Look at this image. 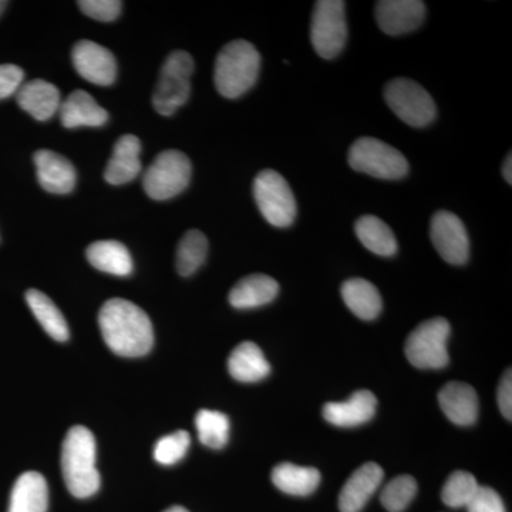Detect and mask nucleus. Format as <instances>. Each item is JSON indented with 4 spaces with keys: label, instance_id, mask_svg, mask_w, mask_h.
<instances>
[{
    "label": "nucleus",
    "instance_id": "nucleus-7",
    "mask_svg": "<svg viewBox=\"0 0 512 512\" xmlns=\"http://www.w3.org/2000/svg\"><path fill=\"white\" fill-rule=\"evenodd\" d=\"M191 174V161L184 153L177 150L163 151L144 174V191L151 200H170L188 187Z\"/></svg>",
    "mask_w": 512,
    "mask_h": 512
},
{
    "label": "nucleus",
    "instance_id": "nucleus-14",
    "mask_svg": "<svg viewBox=\"0 0 512 512\" xmlns=\"http://www.w3.org/2000/svg\"><path fill=\"white\" fill-rule=\"evenodd\" d=\"M383 468L379 464H363L343 485L339 495V508L342 512H359L367 504L377 488L382 484Z\"/></svg>",
    "mask_w": 512,
    "mask_h": 512
},
{
    "label": "nucleus",
    "instance_id": "nucleus-30",
    "mask_svg": "<svg viewBox=\"0 0 512 512\" xmlns=\"http://www.w3.org/2000/svg\"><path fill=\"white\" fill-rule=\"evenodd\" d=\"M198 437L204 446L221 450L227 446L231 423L224 413L215 410H200L195 417Z\"/></svg>",
    "mask_w": 512,
    "mask_h": 512
},
{
    "label": "nucleus",
    "instance_id": "nucleus-10",
    "mask_svg": "<svg viewBox=\"0 0 512 512\" xmlns=\"http://www.w3.org/2000/svg\"><path fill=\"white\" fill-rule=\"evenodd\" d=\"M384 100L390 110L409 126L426 127L436 119L437 109L433 97L413 80L400 77L387 83Z\"/></svg>",
    "mask_w": 512,
    "mask_h": 512
},
{
    "label": "nucleus",
    "instance_id": "nucleus-22",
    "mask_svg": "<svg viewBox=\"0 0 512 512\" xmlns=\"http://www.w3.org/2000/svg\"><path fill=\"white\" fill-rule=\"evenodd\" d=\"M278 293V282L271 276L249 275L231 289L229 303L237 309L259 308L274 301Z\"/></svg>",
    "mask_w": 512,
    "mask_h": 512
},
{
    "label": "nucleus",
    "instance_id": "nucleus-20",
    "mask_svg": "<svg viewBox=\"0 0 512 512\" xmlns=\"http://www.w3.org/2000/svg\"><path fill=\"white\" fill-rule=\"evenodd\" d=\"M140 153L141 143L136 136L120 137L104 173L107 183L123 185L137 178L141 171Z\"/></svg>",
    "mask_w": 512,
    "mask_h": 512
},
{
    "label": "nucleus",
    "instance_id": "nucleus-17",
    "mask_svg": "<svg viewBox=\"0 0 512 512\" xmlns=\"http://www.w3.org/2000/svg\"><path fill=\"white\" fill-rule=\"evenodd\" d=\"M441 410L457 426H471L478 417V397L470 384L451 382L439 393Z\"/></svg>",
    "mask_w": 512,
    "mask_h": 512
},
{
    "label": "nucleus",
    "instance_id": "nucleus-36",
    "mask_svg": "<svg viewBox=\"0 0 512 512\" xmlns=\"http://www.w3.org/2000/svg\"><path fill=\"white\" fill-rule=\"evenodd\" d=\"M25 72L16 64H0V100L19 92Z\"/></svg>",
    "mask_w": 512,
    "mask_h": 512
},
{
    "label": "nucleus",
    "instance_id": "nucleus-23",
    "mask_svg": "<svg viewBox=\"0 0 512 512\" xmlns=\"http://www.w3.org/2000/svg\"><path fill=\"white\" fill-rule=\"evenodd\" d=\"M229 375L242 383L264 380L271 372L268 360L254 342H244L232 350L228 359Z\"/></svg>",
    "mask_w": 512,
    "mask_h": 512
},
{
    "label": "nucleus",
    "instance_id": "nucleus-21",
    "mask_svg": "<svg viewBox=\"0 0 512 512\" xmlns=\"http://www.w3.org/2000/svg\"><path fill=\"white\" fill-rule=\"evenodd\" d=\"M49 488L37 471H26L16 480L10 494L9 512H47Z\"/></svg>",
    "mask_w": 512,
    "mask_h": 512
},
{
    "label": "nucleus",
    "instance_id": "nucleus-8",
    "mask_svg": "<svg viewBox=\"0 0 512 512\" xmlns=\"http://www.w3.org/2000/svg\"><path fill=\"white\" fill-rule=\"evenodd\" d=\"M254 197L262 217L276 228L291 227L296 218L295 195L288 181L274 170L256 175Z\"/></svg>",
    "mask_w": 512,
    "mask_h": 512
},
{
    "label": "nucleus",
    "instance_id": "nucleus-2",
    "mask_svg": "<svg viewBox=\"0 0 512 512\" xmlns=\"http://www.w3.org/2000/svg\"><path fill=\"white\" fill-rule=\"evenodd\" d=\"M62 471L67 490L76 498H89L100 488L96 467V439L84 426L67 431L62 446Z\"/></svg>",
    "mask_w": 512,
    "mask_h": 512
},
{
    "label": "nucleus",
    "instance_id": "nucleus-31",
    "mask_svg": "<svg viewBox=\"0 0 512 512\" xmlns=\"http://www.w3.org/2000/svg\"><path fill=\"white\" fill-rule=\"evenodd\" d=\"M481 485L477 483L476 477L467 471H454L447 478L441 491V500L451 508H463L471 503Z\"/></svg>",
    "mask_w": 512,
    "mask_h": 512
},
{
    "label": "nucleus",
    "instance_id": "nucleus-26",
    "mask_svg": "<svg viewBox=\"0 0 512 512\" xmlns=\"http://www.w3.org/2000/svg\"><path fill=\"white\" fill-rule=\"evenodd\" d=\"M272 483L282 493L306 497L320 484V473L316 468L295 466L292 463L278 464L272 471Z\"/></svg>",
    "mask_w": 512,
    "mask_h": 512
},
{
    "label": "nucleus",
    "instance_id": "nucleus-28",
    "mask_svg": "<svg viewBox=\"0 0 512 512\" xmlns=\"http://www.w3.org/2000/svg\"><path fill=\"white\" fill-rule=\"evenodd\" d=\"M356 237L363 247L379 256H393L397 252V241L392 229L375 215H363L356 221Z\"/></svg>",
    "mask_w": 512,
    "mask_h": 512
},
{
    "label": "nucleus",
    "instance_id": "nucleus-5",
    "mask_svg": "<svg viewBox=\"0 0 512 512\" xmlns=\"http://www.w3.org/2000/svg\"><path fill=\"white\" fill-rule=\"evenodd\" d=\"M348 161L357 173L380 180H402L409 173V161L399 150L372 137L356 140L350 147Z\"/></svg>",
    "mask_w": 512,
    "mask_h": 512
},
{
    "label": "nucleus",
    "instance_id": "nucleus-27",
    "mask_svg": "<svg viewBox=\"0 0 512 512\" xmlns=\"http://www.w3.org/2000/svg\"><path fill=\"white\" fill-rule=\"evenodd\" d=\"M26 302L50 338L57 342H66L69 339L70 332L66 319L49 296L37 289H29L26 292Z\"/></svg>",
    "mask_w": 512,
    "mask_h": 512
},
{
    "label": "nucleus",
    "instance_id": "nucleus-15",
    "mask_svg": "<svg viewBox=\"0 0 512 512\" xmlns=\"http://www.w3.org/2000/svg\"><path fill=\"white\" fill-rule=\"evenodd\" d=\"M37 180L50 194H69L76 185L73 164L55 151L40 150L35 153Z\"/></svg>",
    "mask_w": 512,
    "mask_h": 512
},
{
    "label": "nucleus",
    "instance_id": "nucleus-11",
    "mask_svg": "<svg viewBox=\"0 0 512 512\" xmlns=\"http://www.w3.org/2000/svg\"><path fill=\"white\" fill-rule=\"evenodd\" d=\"M430 238L441 258L451 265H464L470 256L467 229L456 214L437 211L431 218Z\"/></svg>",
    "mask_w": 512,
    "mask_h": 512
},
{
    "label": "nucleus",
    "instance_id": "nucleus-6",
    "mask_svg": "<svg viewBox=\"0 0 512 512\" xmlns=\"http://www.w3.org/2000/svg\"><path fill=\"white\" fill-rule=\"evenodd\" d=\"M348 40V20L345 2L319 0L312 13L311 42L322 59H335L345 49Z\"/></svg>",
    "mask_w": 512,
    "mask_h": 512
},
{
    "label": "nucleus",
    "instance_id": "nucleus-33",
    "mask_svg": "<svg viewBox=\"0 0 512 512\" xmlns=\"http://www.w3.org/2000/svg\"><path fill=\"white\" fill-rule=\"evenodd\" d=\"M190 444L191 436L188 431H175L157 441L156 447H154V458L163 466H173L181 458H184Z\"/></svg>",
    "mask_w": 512,
    "mask_h": 512
},
{
    "label": "nucleus",
    "instance_id": "nucleus-24",
    "mask_svg": "<svg viewBox=\"0 0 512 512\" xmlns=\"http://www.w3.org/2000/svg\"><path fill=\"white\" fill-rule=\"evenodd\" d=\"M342 298L357 318L373 320L383 308L382 296L372 282L362 278H353L342 285Z\"/></svg>",
    "mask_w": 512,
    "mask_h": 512
},
{
    "label": "nucleus",
    "instance_id": "nucleus-35",
    "mask_svg": "<svg viewBox=\"0 0 512 512\" xmlns=\"http://www.w3.org/2000/svg\"><path fill=\"white\" fill-rule=\"evenodd\" d=\"M468 512H507L503 498L490 487H480L476 497L467 505Z\"/></svg>",
    "mask_w": 512,
    "mask_h": 512
},
{
    "label": "nucleus",
    "instance_id": "nucleus-32",
    "mask_svg": "<svg viewBox=\"0 0 512 512\" xmlns=\"http://www.w3.org/2000/svg\"><path fill=\"white\" fill-rule=\"evenodd\" d=\"M417 494V483L412 476H399L383 488V507L389 512H402L409 507Z\"/></svg>",
    "mask_w": 512,
    "mask_h": 512
},
{
    "label": "nucleus",
    "instance_id": "nucleus-18",
    "mask_svg": "<svg viewBox=\"0 0 512 512\" xmlns=\"http://www.w3.org/2000/svg\"><path fill=\"white\" fill-rule=\"evenodd\" d=\"M59 113L60 121L66 128L101 127L109 120L106 109L84 90H76L62 100Z\"/></svg>",
    "mask_w": 512,
    "mask_h": 512
},
{
    "label": "nucleus",
    "instance_id": "nucleus-16",
    "mask_svg": "<svg viewBox=\"0 0 512 512\" xmlns=\"http://www.w3.org/2000/svg\"><path fill=\"white\" fill-rule=\"evenodd\" d=\"M376 407L375 394L369 390H359V392L353 393L346 402L326 403L323 407V417L333 426H362L373 419Z\"/></svg>",
    "mask_w": 512,
    "mask_h": 512
},
{
    "label": "nucleus",
    "instance_id": "nucleus-9",
    "mask_svg": "<svg viewBox=\"0 0 512 512\" xmlns=\"http://www.w3.org/2000/svg\"><path fill=\"white\" fill-rule=\"evenodd\" d=\"M450 323L433 318L420 323L407 338L404 352L413 366L419 369H443L448 365L447 342Z\"/></svg>",
    "mask_w": 512,
    "mask_h": 512
},
{
    "label": "nucleus",
    "instance_id": "nucleus-39",
    "mask_svg": "<svg viewBox=\"0 0 512 512\" xmlns=\"http://www.w3.org/2000/svg\"><path fill=\"white\" fill-rule=\"evenodd\" d=\"M164 512H190L188 510H185L184 507H180V505H174V507L168 508V510H165Z\"/></svg>",
    "mask_w": 512,
    "mask_h": 512
},
{
    "label": "nucleus",
    "instance_id": "nucleus-13",
    "mask_svg": "<svg viewBox=\"0 0 512 512\" xmlns=\"http://www.w3.org/2000/svg\"><path fill=\"white\" fill-rule=\"evenodd\" d=\"M377 25L386 35L399 36L420 28L426 5L420 0H382L376 3Z\"/></svg>",
    "mask_w": 512,
    "mask_h": 512
},
{
    "label": "nucleus",
    "instance_id": "nucleus-40",
    "mask_svg": "<svg viewBox=\"0 0 512 512\" xmlns=\"http://www.w3.org/2000/svg\"><path fill=\"white\" fill-rule=\"evenodd\" d=\"M6 6H8V2H3V0H0V15H2L3 10L6 9Z\"/></svg>",
    "mask_w": 512,
    "mask_h": 512
},
{
    "label": "nucleus",
    "instance_id": "nucleus-3",
    "mask_svg": "<svg viewBox=\"0 0 512 512\" xmlns=\"http://www.w3.org/2000/svg\"><path fill=\"white\" fill-rule=\"evenodd\" d=\"M261 56L247 40H234L222 47L215 60L214 82L225 99H238L258 80Z\"/></svg>",
    "mask_w": 512,
    "mask_h": 512
},
{
    "label": "nucleus",
    "instance_id": "nucleus-37",
    "mask_svg": "<svg viewBox=\"0 0 512 512\" xmlns=\"http://www.w3.org/2000/svg\"><path fill=\"white\" fill-rule=\"evenodd\" d=\"M498 406H500L501 413L508 421H511L512 416V375L511 369L504 373L501 379L500 387H498Z\"/></svg>",
    "mask_w": 512,
    "mask_h": 512
},
{
    "label": "nucleus",
    "instance_id": "nucleus-29",
    "mask_svg": "<svg viewBox=\"0 0 512 512\" xmlns=\"http://www.w3.org/2000/svg\"><path fill=\"white\" fill-rule=\"evenodd\" d=\"M208 255V239L197 229L185 232L177 248V271L181 276L195 274Z\"/></svg>",
    "mask_w": 512,
    "mask_h": 512
},
{
    "label": "nucleus",
    "instance_id": "nucleus-12",
    "mask_svg": "<svg viewBox=\"0 0 512 512\" xmlns=\"http://www.w3.org/2000/svg\"><path fill=\"white\" fill-rule=\"evenodd\" d=\"M74 69L87 82L110 86L116 82L117 62L113 53L92 40H79L73 47Z\"/></svg>",
    "mask_w": 512,
    "mask_h": 512
},
{
    "label": "nucleus",
    "instance_id": "nucleus-25",
    "mask_svg": "<svg viewBox=\"0 0 512 512\" xmlns=\"http://www.w3.org/2000/svg\"><path fill=\"white\" fill-rule=\"evenodd\" d=\"M94 268L114 276H128L133 272V259L126 245L119 241L93 242L86 251Z\"/></svg>",
    "mask_w": 512,
    "mask_h": 512
},
{
    "label": "nucleus",
    "instance_id": "nucleus-19",
    "mask_svg": "<svg viewBox=\"0 0 512 512\" xmlns=\"http://www.w3.org/2000/svg\"><path fill=\"white\" fill-rule=\"evenodd\" d=\"M16 99L22 110L39 121L52 119L62 104V96L55 84L40 79L22 84Z\"/></svg>",
    "mask_w": 512,
    "mask_h": 512
},
{
    "label": "nucleus",
    "instance_id": "nucleus-38",
    "mask_svg": "<svg viewBox=\"0 0 512 512\" xmlns=\"http://www.w3.org/2000/svg\"><path fill=\"white\" fill-rule=\"evenodd\" d=\"M512 156L511 153L505 158L503 164V177L508 184H512Z\"/></svg>",
    "mask_w": 512,
    "mask_h": 512
},
{
    "label": "nucleus",
    "instance_id": "nucleus-4",
    "mask_svg": "<svg viewBox=\"0 0 512 512\" xmlns=\"http://www.w3.org/2000/svg\"><path fill=\"white\" fill-rule=\"evenodd\" d=\"M194 69V59L184 50H177L167 57L153 94V106L157 113L171 116L187 103L190 99Z\"/></svg>",
    "mask_w": 512,
    "mask_h": 512
},
{
    "label": "nucleus",
    "instance_id": "nucleus-1",
    "mask_svg": "<svg viewBox=\"0 0 512 512\" xmlns=\"http://www.w3.org/2000/svg\"><path fill=\"white\" fill-rule=\"evenodd\" d=\"M99 325L104 342L116 355L141 357L153 348V323L136 303L110 299L101 306Z\"/></svg>",
    "mask_w": 512,
    "mask_h": 512
},
{
    "label": "nucleus",
    "instance_id": "nucleus-34",
    "mask_svg": "<svg viewBox=\"0 0 512 512\" xmlns=\"http://www.w3.org/2000/svg\"><path fill=\"white\" fill-rule=\"evenodd\" d=\"M77 5L89 18L100 22H113L119 18L123 3L119 0H82Z\"/></svg>",
    "mask_w": 512,
    "mask_h": 512
}]
</instances>
